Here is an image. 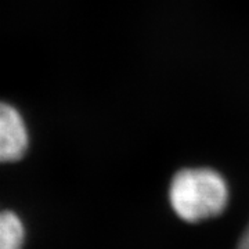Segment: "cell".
<instances>
[{"mask_svg":"<svg viewBox=\"0 0 249 249\" xmlns=\"http://www.w3.org/2000/svg\"><path fill=\"white\" fill-rule=\"evenodd\" d=\"M169 198L180 219L202 222L224 211L229 202V187L222 175L212 169H184L172 180Z\"/></svg>","mask_w":249,"mask_h":249,"instance_id":"1","label":"cell"},{"mask_svg":"<svg viewBox=\"0 0 249 249\" xmlns=\"http://www.w3.org/2000/svg\"><path fill=\"white\" fill-rule=\"evenodd\" d=\"M28 147V132L19 112L0 103V162L19 160Z\"/></svg>","mask_w":249,"mask_h":249,"instance_id":"2","label":"cell"},{"mask_svg":"<svg viewBox=\"0 0 249 249\" xmlns=\"http://www.w3.org/2000/svg\"><path fill=\"white\" fill-rule=\"evenodd\" d=\"M25 230L21 220L11 212H0V249H21Z\"/></svg>","mask_w":249,"mask_h":249,"instance_id":"3","label":"cell"},{"mask_svg":"<svg viewBox=\"0 0 249 249\" xmlns=\"http://www.w3.org/2000/svg\"><path fill=\"white\" fill-rule=\"evenodd\" d=\"M237 249H249V226L248 229L244 231V234H242V237H241L240 242H238Z\"/></svg>","mask_w":249,"mask_h":249,"instance_id":"4","label":"cell"}]
</instances>
